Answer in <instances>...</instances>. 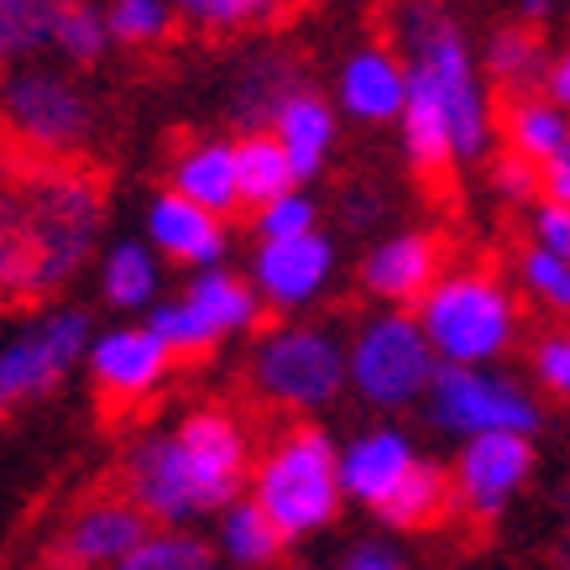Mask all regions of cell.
Instances as JSON below:
<instances>
[{"mask_svg":"<svg viewBox=\"0 0 570 570\" xmlns=\"http://www.w3.org/2000/svg\"><path fill=\"white\" fill-rule=\"evenodd\" d=\"M424 414L434 430L455 434L461 445L482 434H529L539 430V403L523 393L513 377H502L492 366H440Z\"/></svg>","mask_w":570,"mask_h":570,"instance_id":"30bf717a","label":"cell"},{"mask_svg":"<svg viewBox=\"0 0 570 570\" xmlns=\"http://www.w3.org/2000/svg\"><path fill=\"white\" fill-rule=\"evenodd\" d=\"M95 283H100V298L110 309H153L163 298V257L153 252L147 236H116V242H105L100 262H95Z\"/></svg>","mask_w":570,"mask_h":570,"instance_id":"603a6c76","label":"cell"},{"mask_svg":"<svg viewBox=\"0 0 570 570\" xmlns=\"http://www.w3.org/2000/svg\"><path fill=\"white\" fill-rule=\"evenodd\" d=\"M246 377H252L262 403H273V409H288V414L330 409L351 387L346 341L330 325H309V320L273 325L262 330L252 356H246Z\"/></svg>","mask_w":570,"mask_h":570,"instance_id":"52a82bcc","label":"cell"},{"mask_svg":"<svg viewBox=\"0 0 570 570\" xmlns=\"http://www.w3.org/2000/svg\"><path fill=\"white\" fill-rule=\"evenodd\" d=\"M257 471L252 430L230 409H189L168 430H147L121 461V487L163 529L225 513Z\"/></svg>","mask_w":570,"mask_h":570,"instance_id":"6da1fadb","label":"cell"},{"mask_svg":"<svg viewBox=\"0 0 570 570\" xmlns=\"http://www.w3.org/2000/svg\"><path fill=\"white\" fill-rule=\"evenodd\" d=\"M409 105V63L393 42H362L335 73V110L362 126H397Z\"/></svg>","mask_w":570,"mask_h":570,"instance_id":"2e32d148","label":"cell"},{"mask_svg":"<svg viewBox=\"0 0 570 570\" xmlns=\"http://www.w3.org/2000/svg\"><path fill=\"white\" fill-rule=\"evenodd\" d=\"M147 242H153V252L163 262L205 273V267H225L230 225L220 215L199 209L194 199H184L178 189H157L153 205H147Z\"/></svg>","mask_w":570,"mask_h":570,"instance_id":"ac0fdd59","label":"cell"},{"mask_svg":"<svg viewBox=\"0 0 570 570\" xmlns=\"http://www.w3.org/2000/svg\"><path fill=\"white\" fill-rule=\"evenodd\" d=\"M116 48V37H110V21H105V6L100 0H73L69 11L58 17L52 27V63H63V69H95L105 63V52Z\"/></svg>","mask_w":570,"mask_h":570,"instance_id":"4dcf8cb0","label":"cell"},{"mask_svg":"<svg viewBox=\"0 0 570 570\" xmlns=\"http://www.w3.org/2000/svg\"><path fill=\"white\" fill-rule=\"evenodd\" d=\"M116 570H220V550L189 529H153Z\"/></svg>","mask_w":570,"mask_h":570,"instance_id":"d6a6232c","label":"cell"},{"mask_svg":"<svg viewBox=\"0 0 570 570\" xmlns=\"http://www.w3.org/2000/svg\"><path fill=\"white\" fill-rule=\"evenodd\" d=\"M320 230V205H314L309 189H294L273 199L267 209L252 215V236L257 242H298V236H314Z\"/></svg>","mask_w":570,"mask_h":570,"instance_id":"8d00e7d4","label":"cell"},{"mask_svg":"<svg viewBox=\"0 0 570 570\" xmlns=\"http://www.w3.org/2000/svg\"><path fill=\"white\" fill-rule=\"evenodd\" d=\"M105 189L100 178L58 163H27V252H32V304L69 288L105 252Z\"/></svg>","mask_w":570,"mask_h":570,"instance_id":"3957f363","label":"cell"},{"mask_svg":"<svg viewBox=\"0 0 570 570\" xmlns=\"http://www.w3.org/2000/svg\"><path fill=\"white\" fill-rule=\"evenodd\" d=\"M89 341H95V320L79 304H52L21 330H11L0 341V419L58 393L73 366H85Z\"/></svg>","mask_w":570,"mask_h":570,"instance_id":"9c48e42d","label":"cell"},{"mask_svg":"<svg viewBox=\"0 0 570 570\" xmlns=\"http://www.w3.org/2000/svg\"><path fill=\"white\" fill-rule=\"evenodd\" d=\"M252 502L277 523V534L309 539L341 519V445L330 440L325 424H294L267 440L252 471Z\"/></svg>","mask_w":570,"mask_h":570,"instance_id":"8992f818","label":"cell"},{"mask_svg":"<svg viewBox=\"0 0 570 570\" xmlns=\"http://www.w3.org/2000/svg\"><path fill=\"white\" fill-rule=\"evenodd\" d=\"M445 273V246L430 230H393L362 257V288L382 309H419Z\"/></svg>","mask_w":570,"mask_h":570,"instance_id":"9a60e30c","label":"cell"},{"mask_svg":"<svg viewBox=\"0 0 570 570\" xmlns=\"http://www.w3.org/2000/svg\"><path fill=\"white\" fill-rule=\"evenodd\" d=\"M529 236H534V246H544V252L570 262V205H534Z\"/></svg>","mask_w":570,"mask_h":570,"instance_id":"ab89813d","label":"cell"},{"mask_svg":"<svg viewBox=\"0 0 570 570\" xmlns=\"http://www.w3.org/2000/svg\"><path fill=\"white\" fill-rule=\"evenodd\" d=\"M178 21H189L205 37H236V32H262L288 17V0H174Z\"/></svg>","mask_w":570,"mask_h":570,"instance_id":"1f68e13d","label":"cell"},{"mask_svg":"<svg viewBox=\"0 0 570 570\" xmlns=\"http://www.w3.org/2000/svg\"><path fill=\"white\" fill-rule=\"evenodd\" d=\"M550 58L554 52L544 48V37H539L534 27L502 21L482 48V73H487V85H498L508 100H513V95H539V89H544V73H550Z\"/></svg>","mask_w":570,"mask_h":570,"instance_id":"484cf974","label":"cell"},{"mask_svg":"<svg viewBox=\"0 0 570 570\" xmlns=\"http://www.w3.org/2000/svg\"><path fill=\"white\" fill-rule=\"evenodd\" d=\"M487 184H492V194H498L502 205H513V209H523V205H539L544 199V184H539V168L529 163V157H519V153H492V168H487Z\"/></svg>","mask_w":570,"mask_h":570,"instance_id":"74e56055","label":"cell"},{"mask_svg":"<svg viewBox=\"0 0 570 570\" xmlns=\"http://www.w3.org/2000/svg\"><path fill=\"white\" fill-rule=\"evenodd\" d=\"M539 95H550L560 110H570V48H560L550 58V73H544V89Z\"/></svg>","mask_w":570,"mask_h":570,"instance_id":"7bdbcfd3","label":"cell"},{"mask_svg":"<svg viewBox=\"0 0 570 570\" xmlns=\"http://www.w3.org/2000/svg\"><path fill=\"white\" fill-rule=\"evenodd\" d=\"M335 570H409V560H403V550L387 544V539H356V544L341 554Z\"/></svg>","mask_w":570,"mask_h":570,"instance_id":"60d3db41","label":"cell"},{"mask_svg":"<svg viewBox=\"0 0 570 570\" xmlns=\"http://www.w3.org/2000/svg\"><path fill=\"white\" fill-rule=\"evenodd\" d=\"M450 508H455L450 471L440 466V461H430V455H424V461L414 466V476H409V482L387 498V508H382L377 519L387 523V529H397V534H414V529H434Z\"/></svg>","mask_w":570,"mask_h":570,"instance_id":"f1b7e54d","label":"cell"},{"mask_svg":"<svg viewBox=\"0 0 570 570\" xmlns=\"http://www.w3.org/2000/svg\"><path fill=\"white\" fill-rule=\"evenodd\" d=\"M273 137L288 153V163H294L298 184H309V178L325 174L330 153L341 141V110L320 89H298L294 100L283 105V116L273 121Z\"/></svg>","mask_w":570,"mask_h":570,"instance_id":"44dd1931","label":"cell"},{"mask_svg":"<svg viewBox=\"0 0 570 570\" xmlns=\"http://www.w3.org/2000/svg\"><path fill=\"white\" fill-rule=\"evenodd\" d=\"M100 131V105L79 85V73L63 63H17L0 73V137L21 163L32 168H58L89 153Z\"/></svg>","mask_w":570,"mask_h":570,"instance_id":"277c9868","label":"cell"},{"mask_svg":"<svg viewBox=\"0 0 570 570\" xmlns=\"http://www.w3.org/2000/svg\"><path fill=\"white\" fill-rule=\"evenodd\" d=\"M519 288L534 298L539 309L570 320V262L566 257H554V252L529 242L519 252Z\"/></svg>","mask_w":570,"mask_h":570,"instance_id":"d590c367","label":"cell"},{"mask_svg":"<svg viewBox=\"0 0 570 570\" xmlns=\"http://www.w3.org/2000/svg\"><path fill=\"white\" fill-rule=\"evenodd\" d=\"M153 534V519L141 513L126 492H105L89 498L52 544V566L58 570H116L141 539Z\"/></svg>","mask_w":570,"mask_h":570,"instance_id":"4fadbf2b","label":"cell"},{"mask_svg":"<svg viewBox=\"0 0 570 570\" xmlns=\"http://www.w3.org/2000/svg\"><path fill=\"white\" fill-rule=\"evenodd\" d=\"M0 298L32 304V252H27V163L0 157Z\"/></svg>","mask_w":570,"mask_h":570,"instance_id":"cb8c5ba5","label":"cell"},{"mask_svg":"<svg viewBox=\"0 0 570 570\" xmlns=\"http://www.w3.org/2000/svg\"><path fill=\"white\" fill-rule=\"evenodd\" d=\"M116 48H163L178 27L174 0H105Z\"/></svg>","mask_w":570,"mask_h":570,"instance_id":"836d02e7","label":"cell"},{"mask_svg":"<svg viewBox=\"0 0 570 570\" xmlns=\"http://www.w3.org/2000/svg\"><path fill=\"white\" fill-rule=\"evenodd\" d=\"M304 85V69H298V58L288 48H257L246 52L242 73H236V85H230V121L242 137L252 131H273V121L283 116V105L294 100Z\"/></svg>","mask_w":570,"mask_h":570,"instance_id":"d6986e66","label":"cell"},{"mask_svg":"<svg viewBox=\"0 0 570 570\" xmlns=\"http://www.w3.org/2000/svg\"><path fill=\"white\" fill-rule=\"evenodd\" d=\"M534 471V440L529 434H482V440H466L455 466H450V492H455V508L476 523H498L513 498L523 492Z\"/></svg>","mask_w":570,"mask_h":570,"instance_id":"8fae6325","label":"cell"},{"mask_svg":"<svg viewBox=\"0 0 570 570\" xmlns=\"http://www.w3.org/2000/svg\"><path fill=\"white\" fill-rule=\"evenodd\" d=\"M498 131H502V147L529 157L534 168L570 157V110H560L550 95H513V100H502Z\"/></svg>","mask_w":570,"mask_h":570,"instance_id":"d4e9b609","label":"cell"},{"mask_svg":"<svg viewBox=\"0 0 570 570\" xmlns=\"http://www.w3.org/2000/svg\"><path fill=\"white\" fill-rule=\"evenodd\" d=\"M168 189L194 199L199 209L230 220L242 209V178H236V137H194L174 153Z\"/></svg>","mask_w":570,"mask_h":570,"instance_id":"ffe728a7","label":"cell"},{"mask_svg":"<svg viewBox=\"0 0 570 570\" xmlns=\"http://www.w3.org/2000/svg\"><path fill=\"white\" fill-rule=\"evenodd\" d=\"M236 178H242V205L257 215L283 194L304 189L294 174L288 153L277 147L273 131H252V137H236Z\"/></svg>","mask_w":570,"mask_h":570,"instance_id":"4316f807","label":"cell"},{"mask_svg":"<svg viewBox=\"0 0 570 570\" xmlns=\"http://www.w3.org/2000/svg\"><path fill=\"white\" fill-rule=\"evenodd\" d=\"M419 461H424V450L414 445V434L397 430V424H377V430H362L356 440L341 445V487L351 502L382 513L387 498L414 476Z\"/></svg>","mask_w":570,"mask_h":570,"instance_id":"e0dca14e","label":"cell"},{"mask_svg":"<svg viewBox=\"0 0 570 570\" xmlns=\"http://www.w3.org/2000/svg\"><path fill=\"white\" fill-rule=\"evenodd\" d=\"M414 314L445 366H492L523 335L519 294L492 267H445Z\"/></svg>","mask_w":570,"mask_h":570,"instance_id":"5b68a950","label":"cell"},{"mask_svg":"<svg viewBox=\"0 0 570 570\" xmlns=\"http://www.w3.org/2000/svg\"><path fill=\"white\" fill-rule=\"evenodd\" d=\"M346 362H351V387L372 409H414V403H424L434 377H440V366H445L434 356L414 309L366 314L356 335L346 341Z\"/></svg>","mask_w":570,"mask_h":570,"instance_id":"ba28073f","label":"cell"},{"mask_svg":"<svg viewBox=\"0 0 570 570\" xmlns=\"http://www.w3.org/2000/svg\"><path fill=\"white\" fill-rule=\"evenodd\" d=\"M529 372L550 397H566L570 403V325L544 330L529 351Z\"/></svg>","mask_w":570,"mask_h":570,"instance_id":"f35d334b","label":"cell"},{"mask_svg":"<svg viewBox=\"0 0 570 570\" xmlns=\"http://www.w3.org/2000/svg\"><path fill=\"white\" fill-rule=\"evenodd\" d=\"M141 325H153V335H157V341H163L168 351H174V356H205V351L220 346V341H215V335L205 330V320L194 314V304H189L184 294L157 298Z\"/></svg>","mask_w":570,"mask_h":570,"instance_id":"e575fe53","label":"cell"},{"mask_svg":"<svg viewBox=\"0 0 570 570\" xmlns=\"http://www.w3.org/2000/svg\"><path fill=\"white\" fill-rule=\"evenodd\" d=\"M393 52L409 63V73L430 79L455 121V153L461 163H482L498 147V100L482 73V58L466 42V27L445 0H393L387 6Z\"/></svg>","mask_w":570,"mask_h":570,"instance_id":"7a4b0ae2","label":"cell"},{"mask_svg":"<svg viewBox=\"0 0 570 570\" xmlns=\"http://www.w3.org/2000/svg\"><path fill=\"white\" fill-rule=\"evenodd\" d=\"M335 262H341L335 242L325 230H314V236H298V242H257L246 277H252V288L262 294L267 309L298 314L335 283Z\"/></svg>","mask_w":570,"mask_h":570,"instance_id":"5bb4252c","label":"cell"},{"mask_svg":"<svg viewBox=\"0 0 570 570\" xmlns=\"http://www.w3.org/2000/svg\"><path fill=\"white\" fill-rule=\"evenodd\" d=\"M554 17H560V0H519V21L523 27H534V32Z\"/></svg>","mask_w":570,"mask_h":570,"instance_id":"ee69618b","label":"cell"},{"mask_svg":"<svg viewBox=\"0 0 570 570\" xmlns=\"http://www.w3.org/2000/svg\"><path fill=\"white\" fill-rule=\"evenodd\" d=\"M539 184H544V199H539V205H570V157L544 163V168H539Z\"/></svg>","mask_w":570,"mask_h":570,"instance_id":"b9f144b4","label":"cell"},{"mask_svg":"<svg viewBox=\"0 0 570 570\" xmlns=\"http://www.w3.org/2000/svg\"><path fill=\"white\" fill-rule=\"evenodd\" d=\"M184 298L194 304V314L205 320V330L215 341H236V335H252L262 325V294L252 288V277L236 273V267H205L184 283Z\"/></svg>","mask_w":570,"mask_h":570,"instance_id":"7402d4cb","label":"cell"},{"mask_svg":"<svg viewBox=\"0 0 570 570\" xmlns=\"http://www.w3.org/2000/svg\"><path fill=\"white\" fill-rule=\"evenodd\" d=\"M554 570H570V498H566V529H560V544H554Z\"/></svg>","mask_w":570,"mask_h":570,"instance_id":"f6af8a7d","label":"cell"},{"mask_svg":"<svg viewBox=\"0 0 570 570\" xmlns=\"http://www.w3.org/2000/svg\"><path fill=\"white\" fill-rule=\"evenodd\" d=\"M283 544H288V539L277 534V523L267 519L252 498L230 502L220 513V539H215V550H220L236 570H267L277 554H283Z\"/></svg>","mask_w":570,"mask_h":570,"instance_id":"f546056e","label":"cell"},{"mask_svg":"<svg viewBox=\"0 0 570 570\" xmlns=\"http://www.w3.org/2000/svg\"><path fill=\"white\" fill-rule=\"evenodd\" d=\"M178 356L153 335V325H110L95 330L85 356V372L95 382V393L110 403V409H131V403H147V397L174 377Z\"/></svg>","mask_w":570,"mask_h":570,"instance_id":"7c38bea8","label":"cell"},{"mask_svg":"<svg viewBox=\"0 0 570 570\" xmlns=\"http://www.w3.org/2000/svg\"><path fill=\"white\" fill-rule=\"evenodd\" d=\"M73 0H0V69L37 63L52 48V27Z\"/></svg>","mask_w":570,"mask_h":570,"instance_id":"83f0119b","label":"cell"}]
</instances>
